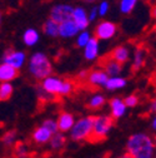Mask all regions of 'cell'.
I'll return each mask as SVG.
<instances>
[{
    "label": "cell",
    "mask_w": 156,
    "mask_h": 158,
    "mask_svg": "<svg viewBox=\"0 0 156 158\" xmlns=\"http://www.w3.org/2000/svg\"><path fill=\"white\" fill-rule=\"evenodd\" d=\"M154 142L146 134H135L127 142V152L132 158H152Z\"/></svg>",
    "instance_id": "cell-1"
},
{
    "label": "cell",
    "mask_w": 156,
    "mask_h": 158,
    "mask_svg": "<svg viewBox=\"0 0 156 158\" xmlns=\"http://www.w3.org/2000/svg\"><path fill=\"white\" fill-rule=\"evenodd\" d=\"M115 122H116V119H114L111 115L110 117H94L91 132L85 138L86 142L92 143V144L104 142L106 139L107 132L115 124Z\"/></svg>",
    "instance_id": "cell-2"
},
{
    "label": "cell",
    "mask_w": 156,
    "mask_h": 158,
    "mask_svg": "<svg viewBox=\"0 0 156 158\" xmlns=\"http://www.w3.org/2000/svg\"><path fill=\"white\" fill-rule=\"evenodd\" d=\"M30 73L36 79H44L53 73L51 63L43 53H36L30 59Z\"/></svg>",
    "instance_id": "cell-3"
},
{
    "label": "cell",
    "mask_w": 156,
    "mask_h": 158,
    "mask_svg": "<svg viewBox=\"0 0 156 158\" xmlns=\"http://www.w3.org/2000/svg\"><path fill=\"white\" fill-rule=\"evenodd\" d=\"M92 122H94V117H86L84 119L79 121L74 127H71V138L74 141H81L85 139L88 134L91 132L92 128Z\"/></svg>",
    "instance_id": "cell-4"
},
{
    "label": "cell",
    "mask_w": 156,
    "mask_h": 158,
    "mask_svg": "<svg viewBox=\"0 0 156 158\" xmlns=\"http://www.w3.org/2000/svg\"><path fill=\"white\" fill-rule=\"evenodd\" d=\"M72 6L68 5V4H59V5H55L51 11H50V19L55 20L56 23H63L68 19L71 18L72 14Z\"/></svg>",
    "instance_id": "cell-5"
},
{
    "label": "cell",
    "mask_w": 156,
    "mask_h": 158,
    "mask_svg": "<svg viewBox=\"0 0 156 158\" xmlns=\"http://www.w3.org/2000/svg\"><path fill=\"white\" fill-rule=\"evenodd\" d=\"M116 31H118L116 24L104 20L97 24L95 29V38L96 39H110L116 34Z\"/></svg>",
    "instance_id": "cell-6"
},
{
    "label": "cell",
    "mask_w": 156,
    "mask_h": 158,
    "mask_svg": "<svg viewBox=\"0 0 156 158\" xmlns=\"http://www.w3.org/2000/svg\"><path fill=\"white\" fill-rule=\"evenodd\" d=\"M99 67L100 69H103L107 75H116L121 72L123 64L118 63L116 60H114L112 58H110V55H105L104 58H101L99 60Z\"/></svg>",
    "instance_id": "cell-7"
},
{
    "label": "cell",
    "mask_w": 156,
    "mask_h": 158,
    "mask_svg": "<svg viewBox=\"0 0 156 158\" xmlns=\"http://www.w3.org/2000/svg\"><path fill=\"white\" fill-rule=\"evenodd\" d=\"M37 94H39V109H44L45 106L50 103H59L61 102V97L57 94H53L46 92L41 85L37 87Z\"/></svg>",
    "instance_id": "cell-8"
},
{
    "label": "cell",
    "mask_w": 156,
    "mask_h": 158,
    "mask_svg": "<svg viewBox=\"0 0 156 158\" xmlns=\"http://www.w3.org/2000/svg\"><path fill=\"white\" fill-rule=\"evenodd\" d=\"M4 62L19 69L25 62V54L23 52H15L14 49H9L4 54Z\"/></svg>",
    "instance_id": "cell-9"
},
{
    "label": "cell",
    "mask_w": 156,
    "mask_h": 158,
    "mask_svg": "<svg viewBox=\"0 0 156 158\" xmlns=\"http://www.w3.org/2000/svg\"><path fill=\"white\" fill-rule=\"evenodd\" d=\"M71 19L75 22V24L77 25L79 30H85L89 27V23H90L89 19H88V13L83 8H80V6L72 9Z\"/></svg>",
    "instance_id": "cell-10"
},
{
    "label": "cell",
    "mask_w": 156,
    "mask_h": 158,
    "mask_svg": "<svg viewBox=\"0 0 156 158\" xmlns=\"http://www.w3.org/2000/svg\"><path fill=\"white\" fill-rule=\"evenodd\" d=\"M77 33H79V28L71 18L59 24V35L63 38H71L75 36Z\"/></svg>",
    "instance_id": "cell-11"
},
{
    "label": "cell",
    "mask_w": 156,
    "mask_h": 158,
    "mask_svg": "<svg viewBox=\"0 0 156 158\" xmlns=\"http://www.w3.org/2000/svg\"><path fill=\"white\" fill-rule=\"evenodd\" d=\"M19 75V70L13 65L4 63L0 65V82H10Z\"/></svg>",
    "instance_id": "cell-12"
},
{
    "label": "cell",
    "mask_w": 156,
    "mask_h": 158,
    "mask_svg": "<svg viewBox=\"0 0 156 158\" xmlns=\"http://www.w3.org/2000/svg\"><path fill=\"white\" fill-rule=\"evenodd\" d=\"M72 124H74V115L66 112H60L59 119H57L56 123L57 129H60L61 132H66L72 127Z\"/></svg>",
    "instance_id": "cell-13"
},
{
    "label": "cell",
    "mask_w": 156,
    "mask_h": 158,
    "mask_svg": "<svg viewBox=\"0 0 156 158\" xmlns=\"http://www.w3.org/2000/svg\"><path fill=\"white\" fill-rule=\"evenodd\" d=\"M41 87L49 92V93H53V94H57L60 95V89H61V81L57 78H48L41 83ZM61 97V95H60Z\"/></svg>",
    "instance_id": "cell-14"
},
{
    "label": "cell",
    "mask_w": 156,
    "mask_h": 158,
    "mask_svg": "<svg viewBox=\"0 0 156 158\" xmlns=\"http://www.w3.org/2000/svg\"><path fill=\"white\" fill-rule=\"evenodd\" d=\"M109 55H110V58H112L114 60H116L118 63L124 64V63L127 62V59H129V50H127V48H125L123 45L116 47L114 50H111L109 53Z\"/></svg>",
    "instance_id": "cell-15"
},
{
    "label": "cell",
    "mask_w": 156,
    "mask_h": 158,
    "mask_svg": "<svg viewBox=\"0 0 156 158\" xmlns=\"http://www.w3.org/2000/svg\"><path fill=\"white\" fill-rule=\"evenodd\" d=\"M97 52H99V42L96 38H90L85 45V58L89 60L95 59L97 56Z\"/></svg>",
    "instance_id": "cell-16"
},
{
    "label": "cell",
    "mask_w": 156,
    "mask_h": 158,
    "mask_svg": "<svg viewBox=\"0 0 156 158\" xmlns=\"http://www.w3.org/2000/svg\"><path fill=\"white\" fill-rule=\"evenodd\" d=\"M146 59V50L144 47H138L135 52V59H134V64H132V73H136L145 63Z\"/></svg>",
    "instance_id": "cell-17"
},
{
    "label": "cell",
    "mask_w": 156,
    "mask_h": 158,
    "mask_svg": "<svg viewBox=\"0 0 156 158\" xmlns=\"http://www.w3.org/2000/svg\"><path fill=\"white\" fill-rule=\"evenodd\" d=\"M110 106H111V110H112L111 117L114 118V119H118V118H120L124 114L125 108H126L124 102L118 99V98H114V99H111L110 101Z\"/></svg>",
    "instance_id": "cell-18"
},
{
    "label": "cell",
    "mask_w": 156,
    "mask_h": 158,
    "mask_svg": "<svg viewBox=\"0 0 156 158\" xmlns=\"http://www.w3.org/2000/svg\"><path fill=\"white\" fill-rule=\"evenodd\" d=\"M50 135H51V132L43 126L40 128L35 129V132L33 133V139L37 144H41V143H45V142H48L50 139Z\"/></svg>",
    "instance_id": "cell-19"
},
{
    "label": "cell",
    "mask_w": 156,
    "mask_h": 158,
    "mask_svg": "<svg viewBox=\"0 0 156 158\" xmlns=\"http://www.w3.org/2000/svg\"><path fill=\"white\" fill-rule=\"evenodd\" d=\"M43 30L46 35L49 36H59V23H56L53 19H48V20L44 23V27H43Z\"/></svg>",
    "instance_id": "cell-20"
},
{
    "label": "cell",
    "mask_w": 156,
    "mask_h": 158,
    "mask_svg": "<svg viewBox=\"0 0 156 158\" xmlns=\"http://www.w3.org/2000/svg\"><path fill=\"white\" fill-rule=\"evenodd\" d=\"M23 40L26 45L31 47V45H35L39 40V34L36 30L34 29H28L25 33H24V36H23Z\"/></svg>",
    "instance_id": "cell-21"
},
{
    "label": "cell",
    "mask_w": 156,
    "mask_h": 158,
    "mask_svg": "<svg viewBox=\"0 0 156 158\" xmlns=\"http://www.w3.org/2000/svg\"><path fill=\"white\" fill-rule=\"evenodd\" d=\"M139 0H121L120 2V11L123 14H130L136 6Z\"/></svg>",
    "instance_id": "cell-22"
},
{
    "label": "cell",
    "mask_w": 156,
    "mask_h": 158,
    "mask_svg": "<svg viewBox=\"0 0 156 158\" xmlns=\"http://www.w3.org/2000/svg\"><path fill=\"white\" fill-rule=\"evenodd\" d=\"M11 94H13V87L9 83L3 82V84L0 85V102L8 101L11 97Z\"/></svg>",
    "instance_id": "cell-23"
},
{
    "label": "cell",
    "mask_w": 156,
    "mask_h": 158,
    "mask_svg": "<svg viewBox=\"0 0 156 158\" xmlns=\"http://www.w3.org/2000/svg\"><path fill=\"white\" fill-rule=\"evenodd\" d=\"M126 84L125 79L123 78H111L105 82V87L107 89H116V88H123Z\"/></svg>",
    "instance_id": "cell-24"
},
{
    "label": "cell",
    "mask_w": 156,
    "mask_h": 158,
    "mask_svg": "<svg viewBox=\"0 0 156 158\" xmlns=\"http://www.w3.org/2000/svg\"><path fill=\"white\" fill-rule=\"evenodd\" d=\"M104 103H105L104 97L96 95V97H94L92 99L86 104V108H89V109H99V108H101L104 106Z\"/></svg>",
    "instance_id": "cell-25"
},
{
    "label": "cell",
    "mask_w": 156,
    "mask_h": 158,
    "mask_svg": "<svg viewBox=\"0 0 156 158\" xmlns=\"http://www.w3.org/2000/svg\"><path fill=\"white\" fill-rule=\"evenodd\" d=\"M26 153H28V147L23 142H16V144L14 146V149H13V154L18 158H20V157L26 156Z\"/></svg>",
    "instance_id": "cell-26"
},
{
    "label": "cell",
    "mask_w": 156,
    "mask_h": 158,
    "mask_svg": "<svg viewBox=\"0 0 156 158\" xmlns=\"http://www.w3.org/2000/svg\"><path fill=\"white\" fill-rule=\"evenodd\" d=\"M65 144V137L60 135V134H55L51 138V147L55 149H59Z\"/></svg>",
    "instance_id": "cell-27"
},
{
    "label": "cell",
    "mask_w": 156,
    "mask_h": 158,
    "mask_svg": "<svg viewBox=\"0 0 156 158\" xmlns=\"http://www.w3.org/2000/svg\"><path fill=\"white\" fill-rule=\"evenodd\" d=\"M90 39V34L88 31H83L79 36H77V40H76V45L77 47H85L86 43L89 42Z\"/></svg>",
    "instance_id": "cell-28"
},
{
    "label": "cell",
    "mask_w": 156,
    "mask_h": 158,
    "mask_svg": "<svg viewBox=\"0 0 156 158\" xmlns=\"http://www.w3.org/2000/svg\"><path fill=\"white\" fill-rule=\"evenodd\" d=\"M124 104L127 106V107H135V106H138L139 104V97L136 95V94H132V95L125 98Z\"/></svg>",
    "instance_id": "cell-29"
},
{
    "label": "cell",
    "mask_w": 156,
    "mask_h": 158,
    "mask_svg": "<svg viewBox=\"0 0 156 158\" xmlns=\"http://www.w3.org/2000/svg\"><path fill=\"white\" fill-rule=\"evenodd\" d=\"M15 135H16V131H15V129H14V131H9L8 133H5V134L3 135L2 141H3L5 144H8V146H9L10 143H13Z\"/></svg>",
    "instance_id": "cell-30"
},
{
    "label": "cell",
    "mask_w": 156,
    "mask_h": 158,
    "mask_svg": "<svg viewBox=\"0 0 156 158\" xmlns=\"http://www.w3.org/2000/svg\"><path fill=\"white\" fill-rule=\"evenodd\" d=\"M109 8H110V5L107 2H101L100 5L97 6V15H100V16L106 15V13L109 11Z\"/></svg>",
    "instance_id": "cell-31"
},
{
    "label": "cell",
    "mask_w": 156,
    "mask_h": 158,
    "mask_svg": "<svg viewBox=\"0 0 156 158\" xmlns=\"http://www.w3.org/2000/svg\"><path fill=\"white\" fill-rule=\"evenodd\" d=\"M43 126H44V127H45L46 129H49V131L51 132V134H53V133H55V132L57 131L56 123H55V122H53V121H45Z\"/></svg>",
    "instance_id": "cell-32"
},
{
    "label": "cell",
    "mask_w": 156,
    "mask_h": 158,
    "mask_svg": "<svg viewBox=\"0 0 156 158\" xmlns=\"http://www.w3.org/2000/svg\"><path fill=\"white\" fill-rule=\"evenodd\" d=\"M96 18H97V6H94L90 10V13L88 14V19H89V22H92V20H95Z\"/></svg>",
    "instance_id": "cell-33"
},
{
    "label": "cell",
    "mask_w": 156,
    "mask_h": 158,
    "mask_svg": "<svg viewBox=\"0 0 156 158\" xmlns=\"http://www.w3.org/2000/svg\"><path fill=\"white\" fill-rule=\"evenodd\" d=\"M110 156H111V152H106L101 158H110Z\"/></svg>",
    "instance_id": "cell-34"
},
{
    "label": "cell",
    "mask_w": 156,
    "mask_h": 158,
    "mask_svg": "<svg viewBox=\"0 0 156 158\" xmlns=\"http://www.w3.org/2000/svg\"><path fill=\"white\" fill-rule=\"evenodd\" d=\"M121 158H132V157H131V156H130L129 153H126V154H124V156H123Z\"/></svg>",
    "instance_id": "cell-35"
},
{
    "label": "cell",
    "mask_w": 156,
    "mask_h": 158,
    "mask_svg": "<svg viewBox=\"0 0 156 158\" xmlns=\"http://www.w3.org/2000/svg\"><path fill=\"white\" fill-rule=\"evenodd\" d=\"M85 2H88V3H95V2H97V0H85Z\"/></svg>",
    "instance_id": "cell-36"
},
{
    "label": "cell",
    "mask_w": 156,
    "mask_h": 158,
    "mask_svg": "<svg viewBox=\"0 0 156 158\" xmlns=\"http://www.w3.org/2000/svg\"><path fill=\"white\" fill-rule=\"evenodd\" d=\"M0 24H2V13H0Z\"/></svg>",
    "instance_id": "cell-37"
}]
</instances>
